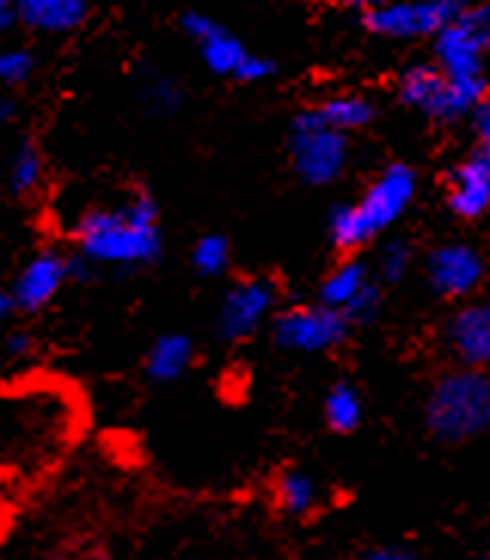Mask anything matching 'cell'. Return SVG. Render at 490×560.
Wrapping results in <instances>:
<instances>
[{
    "instance_id": "obj_1",
    "label": "cell",
    "mask_w": 490,
    "mask_h": 560,
    "mask_svg": "<svg viewBox=\"0 0 490 560\" xmlns=\"http://www.w3.org/2000/svg\"><path fill=\"white\" fill-rule=\"evenodd\" d=\"M163 218L151 190L136 187L117 202L90 206L71 224L74 276L138 273L163 258Z\"/></svg>"
},
{
    "instance_id": "obj_2",
    "label": "cell",
    "mask_w": 490,
    "mask_h": 560,
    "mask_svg": "<svg viewBox=\"0 0 490 560\" xmlns=\"http://www.w3.org/2000/svg\"><path fill=\"white\" fill-rule=\"evenodd\" d=\"M417 199V172L408 163L381 168L355 202H343L328 214V240L340 258L359 255L362 248L398 224Z\"/></svg>"
},
{
    "instance_id": "obj_3",
    "label": "cell",
    "mask_w": 490,
    "mask_h": 560,
    "mask_svg": "<svg viewBox=\"0 0 490 560\" xmlns=\"http://www.w3.org/2000/svg\"><path fill=\"white\" fill-rule=\"evenodd\" d=\"M423 423L439 444L457 447L490 432V371L457 364L429 386Z\"/></svg>"
},
{
    "instance_id": "obj_4",
    "label": "cell",
    "mask_w": 490,
    "mask_h": 560,
    "mask_svg": "<svg viewBox=\"0 0 490 560\" xmlns=\"http://www.w3.org/2000/svg\"><path fill=\"white\" fill-rule=\"evenodd\" d=\"M490 3H466L432 40V61L442 68L469 110L488 102L490 80Z\"/></svg>"
},
{
    "instance_id": "obj_5",
    "label": "cell",
    "mask_w": 490,
    "mask_h": 560,
    "mask_svg": "<svg viewBox=\"0 0 490 560\" xmlns=\"http://www.w3.org/2000/svg\"><path fill=\"white\" fill-rule=\"evenodd\" d=\"M182 31L197 49L202 68L214 77L252 86V83H267L279 68L270 56L248 49L240 34H233L224 22H218L209 13H199V10L184 13Z\"/></svg>"
},
{
    "instance_id": "obj_6",
    "label": "cell",
    "mask_w": 490,
    "mask_h": 560,
    "mask_svg": "<svg viewBox=\"0 0 490 560\" xmlns=\"http://www.w3.org/2000/svg\"><path fill=\"white\" fill-rule=\"evenodd\" d=\"M350 136L319 120L313 107H304L289 129V160L294 175L310 187L335 184L350 166Z\"/></svg>"
},
{
    "instance_id": "obj_7",
    "label": "cell",
    "mask_w": 490,
    "mask_h": 560,
    "mask_svg": "<svg viewBox=\"0 0 490 560\" xmlns=\"http://www.w3.org/2000/svg\"><path fill=\"white\" fill-rule=\"evenodd\" d=\"M350 318L337 313L325 303H291L279 310L270 322L276 347L285 352H301V355H319V352H335L343 347L352 334Z\"/></svg>"
},
{
    "instance_id": "obj_8",
    "label": "cell",
    "mask_w": 490,
    "mask_h": 560,
    "mask_svg": "<svg viewBox=\"0 0 490 560\" xmlns=\"http://www.w3.org/2000/svg\"><path fill=\"white\" fill-rule=\"evenodd\" d=\"M463 7L466 0H386L362 15V25L383 40H435Z\"/></svg>"
},
{
    "instance_id": "obj_9",
    "label": "cell",
    "mask_w": 490,
    "mask_h": 560,
    "mask_svg": "<svg viewBox=\"0 0 490 560\" xmlns=\"http://www.w3.org/2000/svg\"><path fill=\"white\" fill-rule=\"evenodd\" d=\"M71 282H77L71 252L56 248V245L37 248L31 258L22 260V267L15 270L13 282H10V294H13L19 316L34 318L46 313Z\"/></svg>"
},
{
    "instance_id": "obj_10",
    "label": "cell",
    "mask_w": 490,
    "mask_h": 560,
    "mask_svg": "<svg viewBox=\"0 0 490 560\" xmlns=\"http://www.w3.org/2000/svg\"><path fill=\"white\" fill-rule=\"evenodd\" d=\"M276 303H279V291L270 279H264V276L236 279L218 303L214 334L224 343H245L267 322H273V316L279 313Z\"/></svg>"
},
{
    "instance_id": "obj_11",
    "label": "cell",
    "mask_w": 490,
    "mask_h": 560,
    "mask_svg": "<svg viewBox=\"0 0 490 560\" xmlns=\"http://www.w3.org/2000/svg\"><path fill=\"white\" fill-rule=\"evenodd\" d=\"M316 301L343 313L352 325H365L381 313L383 282L374 273V267L350 255V258H340V264L325 273Z\"/></svg>"
},
{
    "instance_id": "obj_12",
    "label": "cell",
    "mask_w": 490,
    "mask_h": 560,
    "mask_svg": "<svg viewBox=\"0 0 490 560\" xmlns=\"http://www.w3.org/2000/svg\"><path fill=\"white\" fill-rule=\"evenodd\" d=\"M396 95L401 105L423 114L427 120L457 122L472 117V110L463 105V98L435 61L408 65L396 80Z\"/></svg>"
},
{
    "instance_id": "obj_13",
    "label": "cell",
    "mask_w": 490,
    "mask_h": 560,
    "mask_svg": "<svg viewBox=\"0 0 490 560\" xmlns=\"http://www.w3.org/2000/svg\"><path fill=\"white\" fill-rule=\"evenodd\" d=\"M488 276L485 255L469 243H442L429 252L427 285L444 301H469Z\"/></svg>"
},
{
    "instance_id": "obj_14",
    "label": "cell",
    "mask_w": 490,
    "mask_h": 560,
    "mask_svg": "<svg viewBox=\"0 0 490 560\" xmlns=\"http://www.w3.org/2000/svg\"><path fill=\"white\" fill-rule=\"evenodd\" d=\"M444 343L457 364L490 368V301H466L444 325Z\"/></svg>"
},
{
    "instance_id": "obj_15",
    "label": "cell",
    "mask_w": 490,
    "mask_h": 560,
    "mask_svg": "<svg viewBox=\"0 0 490 560\" xmlns=\"http://www.w3.org/2000/svg\"><path fill=\"white\" fill-rule=\"evenodd\" d=\"M444 202L459 221H478L490 212V166L485 153L475 151L447 172Z\"/></svg>"
},
{
    "instance_id": "obj_16",
    "label": "cell",
    "mask_w": 490,
    "mask_h": 560,
    "mask_svg": "<svg viewBox=\"0 0 490 560\" xmlns=\"http://www.w3.org/2000/svg\"><path fill=\"white\" fill-rule=\"evenodd\" d=\"M90 0H15L19 25L40 37H68L86 25Z\"/></svg>"
},
{
    "instance_id": "obj_17",
    "label": "cell",
    "mask_w": 490,
    "mask_h": 560,
    "mask_svg": "<svg viewBox=\"0 0 490 560\" xmlns=\"http://www.w3.org/2000/svg\"><path fill=\"white\" fill-rule=\"evenodd\" d=\"M197 362V343L184 331H166L153 340L144 352V377L156 386H168L194 368Z\"/></svg>"
},
{
    "instance_id": "obj_18",
    "label": "cell",
    "mask_w": 490,
    "mask_h": 560,
    "mask_svg": "<svg viewBox=\"0 0 490 560\" xmlns=\"http://www.w3.org/2000/svg\"><path fill=\"white\" fill-rule=\"evenodd\" d=\"M273 505L282 515L313 517L325 505V490L322 485L304 469H279L273 478Z\"/></svg>"
},
{
    "instance_id": "obj_19",
    "label": "cell",
    "mask_w": 490,
    "mask_h": 560,
    "mask_svg": "<svg viewBox=\"0 0 490 560\" xmlns=\"http://www.w3.org/2000/svg\"><path fill=\"white\" fill-rule=\"evenodd\" d=\"M7 190L15 199H34L46 187V151L37 138H19L7 160Z\"/></svg>"
},
{
    "instance_id": "obj_20",
    "label": "cell",
    "mask_w": 490,
    "mask_h": 560,
    "mask_svg": "<svg viewBox=\"0 0 490 560\" xmlns=\"http://www.w3.org/2000/svg\"><path fill=\"white\" fill-rule=\"evenodd\" d=\"M313 110L319 114L322 122H328L337 132H347V136H355L368 129L371 122L377 120V105L362 95V92H337V95H328L313 105Z\"/></svg>"
},
{
    "instance_id": "obj_21",
    "label": "cell",
    "mask_w": 490,
    "mask_h": 560,
    "mask_svg": "<svg viewBox=\"0 0 490 560\" xmlns=\"http://www.w3.org/2000/svg\"><path fill=\"white\" fill-rule=\"evenodd\" d=\"M322 420L335 435H352L365 420V398L350 380H337L322 398Z\"/></svg>"
},
{
    "instance_id": "obj_22",
    "label": "cell",
    "mask_w": 490,
    "mask_h": 560,
    "mask_svg": "<svg viewBox=\"0 0 490 560\" xmlns=\"http://www.w3.org/2000/svg\"><path fill=\"white\" fill-rule=\"evenodd\" d=\"M138 102L153 117H172L184 105L182 83L166 71H148L138 83Z\"/></svg>"
},
{
    "instance_id": "obj_23",
    "label": "cell",
    "mask_w": 490,
    "mask_h": 560,
    "mask_svg": "<svg viewBox=\"0 0 490 560\" xmlns=\"http://www.w3.org/2000/svg\"><path fill=\"white\" fill-rule=\"evenodd\" d=\"M233 248L224 233H202L197 243L190 245V267L202 279H218L230 270Z\"/></svg>"
},
{
    "instance_id": "obj_24",
    "label": "cell",
    "mask_w": 490,
    "mask_h": 560,
    "mask_svg": "<svg viewBox=\"0 0 490 560\" xmlns=\"http://www.w3.org/2000/svg\"><path fill=\"white\" fill-rule=\"evenodd\" d=\"M37 74V52L31 46H0V90L15 92Z\"/></svg>"
},
{
    "instance_id": "obj_25",
    "label": "cell",
    "mask_w": 490,
    "mask_h": 560,
    "mask_svg": "<svg viewBox=\"0 0 490 560\" xmlns=\"http://www.w3.org/2000/svg\"><path fill=\"white\" fill-rule=\"evenodd\" d=\"M413 267V248L408 240H393L381 248V258L374 273L381 279L383 285H398L405 276L411 273Z\"/></svg>"
},
{
    "instance_id": "obj_26",
    "label": "cell",
    "mask_w": 490,
    "mask_h": 560,
    "mask_svg": "<svg viewBox=\"0 0 490 560\" xmlns=\"http://www.w3.org/2000/svg\"><path fill=\"white\" fill-rule=\"evenodd\" d=\"M0 349L10 362H25L37 352V334L25 328V325H10L0 334Z\"/></svg>"
},
{
    "instance_id": "obj_27",
    "label": "cell",
    "mask_w": 490,
    "mask_h": 560,
    "mask_svg": "<svg viewBox=\"0 0 490 560\" xmlns=\"http://www.w3.org/2000/svg\"><path fill=\"white\" fill-rule=\"evenodd\" d=\"M475 136H478V151L490 156V98L472 114Z\"/></svg>"
},
{
    "instance_id": "obj_28",
    "label": "cell",
    "mask_w": 490,
    "mask_h": 560,
    "mask_svg": "<svg viewBox=\"0 0 490 560\" xmlns=\"http://www.w3.org/2000/svg\"><path fill=\"white\" fill-rule=\"evenodd\" d=\"M19 102H15L13 92H0V132H7V129H13L15 122H19Z\"/></svg>"
},
{
    "instance_id": "obj_29",
    "label": "cell",
    "mask_w": 490,
    "mask_h": 560,
    "mask_svg": "<svg viewBox=\"0 0 490 560\" xmlns=\"http://www.w3.org/2000/svg\"><path fill=\"white\" fill-rule=\"evenodd\" d=\"M15 318H19V310H15L13 294H10V288H0V334L7 331Z\"/></svg>"
},
{
    "instance_id": "obj_30",
    "label": "cell",
    "mask_w": 490,
    "mask_h": 560,
    "mask_svg": "<svg viewBox=\"0 0 490 560\" xmlns=\"http://www.w3.org/2000/svg\"><path fill=\"white\" fill-rule=\"evenodd\" d=\"M362 560H417L411 551H405V548H393V546H381V548H371L362 555Z\"/></svg>"
},
{
    "instance_id": "obj_31",
    "label": "cell",
    "mask_w": 490,
    "mask_h": 560,
    "mask_svg": "<svg viewBox=\"0 0 490 560\" xmlns=\"http://www.w3.org/2000/svg\"><path fill=\"white\" fill-rule=\"evenodd\" d=\"M19 25V15H15V0H0V40Z\"/></svg>"
},
{
    "instance_id": "obj_32",
    "label": "cell",
    "mask_w": 490,
    "mask_h": 560,
    "mask_svg": "<svg viewBox=\"0 0 490 560\" xmlns=\"http://www.w3.org/2000/svg\"><path fill=\"white\" fill-rule=\"evenodd\" d=\"M337 7H343V10H355L359 15L371 13V10H377V7H383L386 0H335Z\"/></svg>"
},
{
    "instance_id": "obj_33",
    "label": "cell",
    "mask_w": 490,
    "mask_h": 560,
    "mask_svg": "<svg viewBox=\"0 0 490 560\" xmlns=\"http://www.w3.org/2000/svg\"><path fill=\"white\" fill-rule=\"evenodd\" d=\"M485 558H488V560H490V542H488V555H485Z\"/></svg>"
},
{
    "instance_id": "obj_34",
    "label": "cell",
    "mask_w": 490,
    "mask_h": 560,
    "mask_svg": "<svg viewBox=\"0 0 490 560\" xmlns=\"http://www.w3.org/2000/svg\"><path fill=\"white\" fill-rule=\"evenodd\" d=\"M485 156H488V153H485ZM488 166H490V156H488Z\"/></svg>"
},
{
    "instance_id": "obj_35",
    "label": "cell",
    "mask_w": 490,
    "mask_h": 560,
    "mask_svg": "<svg viewBox=\"0 0 490 560\" xmlns=\"http://www.w3.org/2000/svg\"><path fill=\"white\" fill-rule=\"evenodd\" d=\"M485 560H488V558H485Z\"/></svg>"
}]
</instances>
